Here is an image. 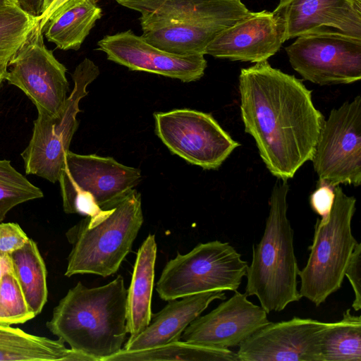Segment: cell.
Here are the masks:
<instances>
[{
	"label": "cell",
	"instance_id": "1",
	"mask_svg": "<svg viewBox=\"0 0 361 361\" xmlns=\"http://www.w3.org/2000/svg\"><path fill=\"white\" fill-rule=\"evenodd\" d=\"M239 92L245 131L254 138L266 167L278 179L293 178L312 160L324 121L312 91L267 60L240 70Z\"/></svg>",
	"mask_w": 361,
	"mask_h": 361
},
{
	"label": "cell",
	"instance_id": "12",
	"mask_svg": "<svg viewBox=\"0 0 361 361\" xmlns=\"http://www.w3.org/2000/svg\"><path fill=\"white\" fill-rule=\"evenodd\" d=\"M5 80L22 90L37 113L57 114L68 98L66 68L48 49L38 22L10 59Z\"/></svg>",
	"mask_w": 361,
	"mask_h": 361
},
{
	"label": "cell",
	"instance_id": "36",
	"mask_svg": "<svg viewBox=\"0 0 361 361\" xmlns=\"http://www.w3.org/2000/svg\"><path fill=\"white\" fill-rule=\"evenodd\" d=\"M10 59L0 60V88L3 81L5 80L8 71V64Z\"/></svg>",
	"mask_w": 361,
	"mask_h": 361
},
{
	"label": "cell",
	"instance_id": "23",
	"mask_svg": "<svg viewBox=\"0 0 361 361\" xmlns=\"http://www.w3.org/2000/svg\"><path fill=\"white\" fill-rule=\"evenodd\" d=\"M226 28L202 24L171 22L142 31L147 42L177 55H205L208 44Z\"/></svg>",
	"mask_w": 361,
	"mask_h": 361
},
{
	"label": "cell",
	"instance_id": "10",
	"mask_svg": "<svg viewBox=\"0 0 361 361\" xmlns=\"http://www.w3.org/2000/svg\"><path fill=\"white\" fill-rule=\"evenodd\" d=\"M297 37L285 49L291 66L303 79L319 85L361 79V38L328 27Z\"/></svg>",
	"mask_w": 361,
	"mask_h": 361
},
{
	"label": "cell",
	"instance_id": "31",
	"mask_svg": "<svg viewBox=\"0 0 361 361\" xmlns=\"http://www.w3.org/2000/svg\"><path fill=\"white\" fill-rule=\"evenodd\" d=\"M29 238L17 223L0 222V252L10 254L25 245Z\"/></svg>",
	"mask_w": 361,
	"mask_h": 361
},
{
	"label": "cell",
	"instance_id": "11",
	"mask_svg": "<svg viewBox=\"0 0 361 361\" xmlns=\"http://www.w3.org/2000/svg\"><path fill=\"white\" fill-rule=\"evenodd\" d=\"M319 179L336 187L361 183V97L333 109L321 127L311 160Z\"/></svg>",
	"mask_w": 361,
	"mask_h": 361
},
{
	"label": "cell",
	"instance_id": "33",
	"mask_svg": "<svg viewBox=\"0 0 361 361\" xmlns=\"http://www.w3.org/2000/svg\"><path fill=\"white\" fill-rule=\"evenodd\" d=\"M72 0H55L49 8L42 15L39 16L36 21L38 22L41 30H42L44 26L48 21V20L61 8L65 6Z\"/></svg>",
	"mask_w": 361,
	"mask_h": 361
},
{
	"label": "cell",
	"instance_id": "34",
	"mask_svg": "<svg viewBox=\"0 0 361 361\" xmlns=\"http://www.w3.org/2000/svg\"><path fill=\"white\" fill-rule=\"evenodd\" d=\"M20 6L36 19L41 14L42 0H16Z\"/></svg>",
	"mask_w": 361,
	"mask_h": 361
},
{
	"label": "cell",
	"instance_id": "38",
	"mask_svg": "<svg viewBox=\"0 0 361 361\" xmlns=\"http://www.w3.org/2000/svg\"><path fill=\"white\" fill-rule=\"evenodd\" d=\"M15 1H16V0H0V6H4V5H7V4H10L13 3Z\"/></svg>",
	"mask_w": 361,
	"mask_h": 361
},
{
	"label": "cell",
	"instance_id": "27",
	"mask_svg": "<svg viewBox=\"0 0 361 361\" xmlns=\"http://www.w3.org/2000/svg\"><path fill=\"white\" fill-rule=\"evenodd\" d=\"M35 23L17 1L0 6V60L12 57Z\"/></svg>",
	"mask_w": 361,
	"mask_h": 361
},
{
	"label": "cell",
	"instance_id": "29",
	"mask_svg": "<svg viewBox=\"0 0 361 361\" xmlns=\"http://www.w3.org/2000/svg\"><path fill=\"white\" fill-rule=\"evenodd\" d=\"M13 271L0 280V325L24 324L35 318Z\"/></svg>",
	"mask_w": 361,
	"mask_h": 361
},
{
	"label": "cell",
	"instance_id": "13",
	"mask_svg": "<svg viewBox=\"0 0 361 361\" xmlns=\"http://www.w3.org/2000/svg\"><path fill=\"white\" fill-rule=\"evenodd\" d=\"M330 322L293 317L269 322L239 345V361H322V343Z\"/></svg>",
	"mask_w": 361,
	"mask_h": 361
},
{
	"label": "cell",
	"instance_id": "9",
	"mask_svg": "<svg viewBox=\"0 0 361 361\" xmlns=\"http://www.w3.org/2000/svg\"><path fill=\"white\" fill-rule=\"evenodd\" d=\"M154 118L155 133L169 151L203 169H217L240 145L210 114L178 109Z\"/></svg>",
	"mask_w": 361,
	"mask_h": 361
},
{
	"label": "cell",
	"instance_id": "3",
	"mask_svg": "<svg viewBox=\"0 0 361 361\" xmlns=\"http://www.w3.org/2000/svg\"><path fill=\"white\" fill-rule=\"evenodd\" d=\"M289 185L279 179L269 200V211L260 241L252 248L245 294L256 296L267 312H280L302 296L298 289L299 268L293 230L287 216Z\"/></svg>",
	"mask_w": 361,
	"mask_h": 361
},
{
	"label": "cell",
	"instance_id": "21",
	"mask_svg": "<svg viewBox=\"0 0 361 361\" xmlns=\"http://www.w3.org/2000/svg\"><path fill=\"white\" fill-rule=\"evenodd\" d=\"M64 343L60 338L53 340L0 325V361H93L82 353L67 348Z\"/></svg>",
	"mask_w": 361,
	"mask_h": 361
},
{
	"label": "cell",
	"instance_id": "19",
	"mask_svg": "<svg viewBox=\"0 0 361 361\" xmlns=\"http://www.w3.org/2000/svg\"><path fill=\"white\" fill-rule=\"evenodd\" d=\"M224 290L200 293L168 301V304L152 314L149 324L136 337L127 341L122 350L137 351L180 341L188 326L215 300H224Z\"/></svg>",
	"mask_w": 361,
	"mask_h": 361
},
{
	"label": "cell",
	"instance_id": "7",
	"mask_svg": "<svg viewBox=\"0 0 361 361\" xmlns=\"http://www.w3.org/2000/svg\"><path fill=\"white\" fill-rule=\"evenodd\" d=\"M247 267L228 243H200L186 254L178 252L166 264L156 290L165 301L216 290L235 291Z\"/></svg>",
	"mask_w": 361,
	"mask_h": 361
},
{
	"label": "cell",
	"instance_id": "35",
	"mask_svg": "<svg viewBox=\"0 0 361 361\" xmlns=\"http://www.w3.org/2000/svg\"><path fill=\"white\" fill-rule=\"evenodd\" d=\"M11 271L13 269L10 255L0 252V280L4 274Z\"/></svg>",
	"mask_w": 361,
	"mask_h": 361
},
{
	"label": "cell",
	"instance_id": "37",
	"mask_svg": "<svg viewBox=\"0 0 361 361\" xmlns=\"http://www.w3.org/2000/svg\"><path fill=\"white\" fill-rule=\"evenodd\" d=\"M54 1L55 0H43L40 16L44 13L49 8Z\"/></svg>",
	"mask_w": 361,
	"mask_h": 361
},
{
	"label": "cell",
	"instance_id": "2",
	"mask_svg": "<svg viewBox=\"0 0 361 361\" xmlns=\"http://www.w3.org/2000/svg\"><path fill=\"white\" fill-rule=\"evenodd\" d=\"M127 293L121 275L94 288L78 282L54 308L47 328L71 349L106 361L122 349L128 334Z\"/></svg>",
	"mask_w": 361,
	"mask_h": 361
},
{
	"label": "cell",
	"instance_id": "17",
	"mask_svg": "<svg viewBox=\"0 0 361 361\" xmlns=\"http://www.w3.org/2000/svg\"><path fill=\"white\" fill-rule=\"evenodd\" d=\"M137 11L142 31L171 22H183L228 28L250 11L241 0H116Z\"/></svg>",
	"mask_w": 361,
	"mask_h": 361
},
{
	"label": "cell",
	"instance_id": "32",
	"mask_svg": "<svg viewBox=\"0 0 361 361\" xmlns=\"http://www.w3.org/2000/svg\"><path fill=\"white\" fill-rule=\"evenodd\" d=\"M360 263L361 244L357 243L345 272V276L349 280L354 292L355 298L352 307L355 311H359L361 308Z\"/></svg>",
	"mask_w": 361,
	"mask_h": 361
},
{
	"label": "cell",
	"instance_id": "40",
	"mask_svg": "<svg viewBox=\"0 0 361 361\" xmlns=\"http://www.w3.org/2000/svg\"><path fill=\"white\" fill-rule=\"evenodd\" d=\"M358 1H361V0H358Z\"/></svg>",
	"mask_w": 361,
	"mask_h": 361
},
{
	"label": "cell",
	"instance_id": "8",
	"mask_svg": "<svg viewBox=\"0 0 361 361\" xmlns=\"http://www.w3.org/2000/svg\"><path fill=\"white\" fill-rule=\"evenodd\" d=\"M99 75V67L92 60L84 59L72 74L73 89L63 109L56 115L38 113L31 138L20 154L27 175H35L52 183L59 181L66 153L79 126V103L88 94V85Z\"/></svg>",
	"mask_w": 361,
	"mask_h": 361
},
{
	"label": "cell",
	"instance_id": "28",
	"mask_svg": "<svg viewBox=\"0 0 361 361\" xmlns=\"http://www.w3.org/2000/svg\"><path fill=\"white\" fill-rule=\"evenodd\" d=\"M43 196L42 190L18 172L9 160L0 159V222L16 206Z\"/></svg>",
	"mask_w": 361,
	"mask_h": 361
},
{
	"label": "cell",
	"instance_id": "30",
	"mask_svg": "<svg viewBox=\"0 0 361 361\" xmlns=\"http://www.w3.org/2000/svg\"><path fill=\"white\" fill-rule=\"evenodd\" d=\"M335 200V187L323 179H319L317 188L310 197V204L312 210L321 216L319 221L326 223Z\"/></svg>",
	"mask_w": 361,
	"mask_h": 361
},
{
	"label": "cell",
	"instance_id": "39",
	"mask_svg": "<svg viewBox=\"0 0 361 361\" xmlns=\"http://www.w3.org/2000/svg\"><path fill=\"white\" fill-rule=\"evenodd\" d=\"M95 3L98 1V0H93Z\"/></svg>",
	"mask_w": 361,
	"mask_h": 361
},
{
	"label": "cell",
	"instance_id": "16",
	"mask_svg": "<svg viewBox=\"0 0 361 361\" xmlns=\"http://www.w3.org/2000/svg\"><path fill=\"white\" fill-rule=\"evenodd\" d=\"M285 33L283 20L274 11H250L217 35L204 54L251 63L267 61L280 49Z\"/></svg>",
	"mask_w": 361,
	"mask_h": 361
},
{
	"label": "cell",
	"instance_id": "26",
	"mask_svg": "<svg viewBox=\"0 0 361 361\" xmlns=\"http://www.w3.org/2000/svg\"><path fill=\"white\" fill-rule=\"evenodd\" d=\"M322 361H361V317L348 309L340 321L330 322L322 343Z\"/></svg>",
	"mask_w": 361,
	"mask_h": 361
},
{
	"label": "cell",
	"instance_id": "25",
	"mask_svg": "<svg viewBox=\"0 0 361 361\" xmlns=\"http://www.w3.org/2000/svg\"><path fill=\"white\" fill-rule=\"evenodd\" d=\"M153 360L239 361L237 353L228 348L198 345L183 341L137 351H125L121 349L118 353L106 360V361Z\"/></svg>",
	"mask_w": 361,
	"mask_h": 361
},
{
	"label": "cell",
	"instance_id": "5",
	"mask_svg": "<svg viewBox=\"0 0 361 361\" xmlns=\"http://www.w3.org/2000/svg\"><path fill=\"white\" fill-rule=\"evenodd\" d=\"M356 199L335 187V200L329 220L314 226L312 244L305 267L298 271L300 295L319 306L341 287L357 240L351 222Z\"/></svg>",
	"mask_w": 361,
	"mask_h": 361
},
{
	"label": "cell",
	"instance_id": "20",
	"mask_svg": "<svg viewBox=\"0 0 361 361\" xmlns=\"http://www.w3.org/2000/svg\"><path fill=\"white\" fill-rule=\"evenodd\" d=\"M157 257L155 235L149 234L139 248L127 293L126 327L132 339L143 331L152 319V296Z\"/></svg>",
	"mask_w": 361,
	"mask_h": 361
},
{
	"label": "cell",
	"instance_id": "22",
	"mask_svg": "<svg viewBox=\"0 0 361 361\" xmlns=\"http://www.w3.org/2000/svg\"><path fill=\"white\" fill-rule=\"evenodd\" d=\"M102 11L93 0H72L55 13L42 32L62 50H78Z\"/></svg>",
	"mask_w": 361,
	"mask_h": 361
},
{
	"label": "cell",
	"instance_id": "24",
	"mask_svg": "<svg viewBox=\"0 0 361 361\" xmlns=\"http://www.w3.org/2000/svg\"><path fill=\"white\" fill-rule=\"evenodd\" d=\"M13 272L25 298L37 316L47 303V269L37 243L31 238L21 248L9 254Z\"/></svg>",
	"mask_w": 361,
	"mask_h": 361
},
{
	"label": "cell",
	"instance_id": "18",
	"mask_svg": "<svg viewBox=\"0 0 361 361\" xmlns=\"http://www.w3.org/2000/svg\"><path fill=\"white\" fill-rule=\"evenodd\" d=\"M274 12L284 22L286 40L326 27L361 38L358 0H280Z\"/></svg>",
	"mask_w": 361,
	"mask_h": 361
},
{
	"label": "cell",
	"instance_id": "15",
	"mask_svg": "<svg viewBox=\"0 0 361 361\" xmlns=\"http://www.w3.org/2000/svg\"><path fill=\"white\" fill-rule=\"evenodd\" d=\"M227 300L204 316H199L183 331V341L191 344L226 349L239 346L269 323L267 312L235 290Z\"/></svg>",
	"mask_w": 361,
	"mask_h": 361
},
{
	"label": "cell",
	"instance_id": "4",
	"mask_svg": "<svg viewBox=\"0 0 361 361\" xmlns=\"http://www.w3.org/2000/svg\"><path fill=\"white\" fill-rule=\"evenodd\" d=\"M141 195L133 189L94 216H87L66 233L72 245L65 276L117 272L143 223Z\"/></svg>",
	"mask_w": 361,
	"mask_h": 361
},
{
	"label": "cell",
	"instance_id": "14",
	"mask_svg": "<svg viewBox=\"0 0 361 361\" xmlns=\"http://www.w3.org/2000/svg\"><path fill=\"white\" fill-rule=\"evenodd\" d=\"M97 45L108 60L131 71L155 73L183 82L200 80L207 66L204 55L183 56L165 51L130 30L107 35Z\"/></svg>",
	"mask_w": 361,
	"mask_h": 361
},
{
	"label": "cell",
	"instance_id": "6",
	"mask_svg": "<svg viewBox=\"0 0 361 361\" xmlns=\"http://www.w3.org/2000/svg\"><path fill=\"white\" fill-rule=\"evenodd\" d=\"M141 179L140 169L112 157L68 150L59 179L63 211L94 216L128 195Z\"/></svg>",
	"mask_w": 361,
	"mask_h": 361
}]
</instances>
